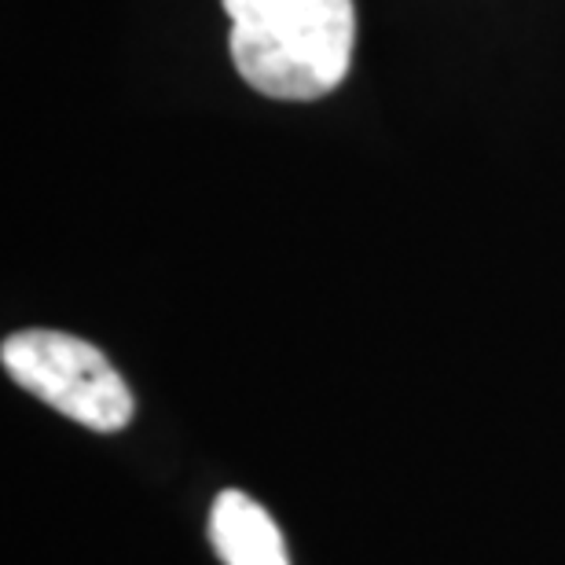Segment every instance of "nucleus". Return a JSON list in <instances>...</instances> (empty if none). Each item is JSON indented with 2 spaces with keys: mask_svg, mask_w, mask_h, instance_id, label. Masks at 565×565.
<instances>
[{
  "mask_svg": "<svg viewBox=\"0 0 565 565\" xmlns=\"http://www.w3.org/2000/svg\"><path fill=\"white\" fill-rule=\"evenodd\" d=\"M232 63L262 96L320 99L345 82L356 41L353 0H224Z\"/></svg>",
  "mask_w": 565,
  "mask_h": 565,
  "instance_id": "f257e3e1",
  "label": "nucleus"
},
{
  "mask_svg": "<svg viewBox=\"0 0 565 565\" xmlns=\"http://www.w3.org/2000/svg\"><path fill=\"white\" fill-rule=\"evenodd\" d=\"M0 364L15 379V386L96 434H118L132 423L137 404L126 379L85 338L49 327L19 331L4 338Z\"/></svg>",
  "mask_w": 565,
  "mask_h": 565,
  "instance_id": "f03ea898",
  "label": "nucleus"
},
{
  "mask_svg": "<svg viewBox=\"0 0 565 565\" xmlns=\"http://www.w3.org/2000/svg\"><path fill=\"white\" fill-rule=\"evenodd\" d=\"M210 536L224 565H290L287 544L268 511L246 492H221L210 514Z\"/></svg>",
  "mask_w": 565,
  "mask_h": 565,
  "instance_id": "7ed1b4c3",
  "label": "nucleus"
}]
</instances>
